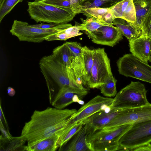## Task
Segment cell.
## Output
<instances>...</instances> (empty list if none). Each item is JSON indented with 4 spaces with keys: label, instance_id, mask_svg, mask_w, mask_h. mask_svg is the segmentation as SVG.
<instances>
[{
    "label": "cell",
    "instance_id": "1",
    "mask_svg": "<svg viewBox=\"0 0 151 151\" xmlns=\"http://www.w3.org/2000/svg\"><path fill=\"white\" fill-rule=\"evenodd\" d=\"M76 109H60L48 107L42 111H35L30 119L25 123L21 136L30 146L64 129Z\"/></svg>",
    "mask_w": 151,
    "mask_h": 151
},
{
    "label": "cell",
    "instance_id": "2",
    "mask_svg": "<svg viewBox=\"0 0 151 151\" xmlns=\"http://www.w3.org/2000/svg\"><path fill=\"white\" fill-rule=\"evenodd\" d=\"M41 72L46 81L50 93L67 86L82 90H86L72 81L69 78L66 67L60 63L52 54L44 56L39 61Z\"/></svg>",
    "mask_w": 151,
    "mask_h": 151
},
{
    "label": "cell",
    "instance_id": "3",
    "mask_svg": "<svg viewBox=\"0 0 151 151\" xmlns=\"http://www.w3.org/2000/svg\"><path fill=\"white\" fill-rule=\"evenodd\" d=\"M27 3V11L30 18L37 23H66L72 21L76 14L70 9L55 7L42 0H34Z\"/></svg>",
    "mask_w": 151,
    "mask_h": 151
},
{
    "label": "cell",
    "instance_id": "4",
    "mask_svg": "<svg viewBox=\"0 0 151 151\" xmlns=\"http://www.w3.org/2000/svg\"><path fill=\"white\" fill-rule=\"evenodd\" d=\"M147 92L143 84L139 81H131L117 93L110 108L123 109L147 105L150 103L147 100Z\"/></svg>",
    "mask_w": 151,
    "mask_h": 151
},
{
    "label": "cell",
    "instance_id": "5",
    "mask_svg": "<svg viewBox=\"0 0 151 151\" xmlns=\"http://www.w3.org/2000/svg\"><path fill=\"white\" fill-rule=\"evenodd\" d=\"M132 124H126L110 129L99 130L88 134L87 142L91 151H117L119 139Z\"/></svg>",
    "mask_w": 151,
    "mask_h": 151
},
{
    "label": "cell",
    "instance_id": "6",
    "mask_svg": "<svg viewBox=\"0 0 151 151\" xmlns=\"http://www.w3.org/2000/svg\"><path fill=\"white\" fill-rule=\"evenodd\" d=\"M72 26L71 24L62 23L54 28L43 29L32 27L27 22L15 20L10 32L17 37L20 41L40 43L45 40L49 36Z\"/></svg>",
    "mask_w": 151,
    "mask_h": 151
},
{
    "label": "cell",
    "instance_id": "7",
    "mask_svg": "<svg viewBox=\"0 0 151 151\" xmlns=\"http://www.w3.org/2000/svg\"><path fill=\"white\" fill-rule=\"evenodd\" d=\"M151 142V120L133 124L120 137L117 151H133Z\"/></svg>",
    "mask_w": 151,
    "mask_h": 151
},
{
    "label": "cell",
    "instance_id": "8",
    "mask_svg": "<svg viewBox=\"0 0 151 151\" xmlns=\"http://www.w3.org/2000/svg\"><path fill=\"white\" fill-rule=\"evenodd\" d=\"M119 74L151 83V66L132 54L120 58L116 62Z\"/></svg>",
    "mask_w": 151,
    "mask_h": 151
},
{
    "label": "cell",
    "instance_id": "9",
    "mask_svg": "<svg viewBox=\"0 0 151 151\" xmlns=\"http://www.w3.org/2000/svg\"><path fill=\"white\" fill-rule=\"evenodd\" d=\"M93 63L90 78L87 83L91 88H99L112 73L110 60L104 48L93 50Z\"/></svg>",
    "mask_w": 151,
    "mask_h": 151
},
{
    "label": "cell",
    "instance_id": "10",
    "mask_svg": "<svg viewBox=\"0 0 151 151\" xmlns=\"http://www.w3.org/2000/svg\"><path fill=\"white\" fill-rule=\"evenodd\" d=\"M113 98L97 95L81 107L69 118L68 125L64 129L67 130L77 123L83 121L93 114L111 108Z\"/></svg>",
    "mask_w": 151,
    "mask_h": 151
},
{
    "label": "cell",
    "instance_id": "11",
    "mask_svg": "<svg viewBox=\"0 0 151 151\" xmlns=\"http://www.w3.org/2000/svg\"><path fill=\"white\" fill-rule=\"evenodd\" d=\"M151 120V104L139 107L122 109L103 129Z\"/></svg>",
    "mask_w": 151,
    "mask_h": 151
},
{
    "label": "cell",
    "instance_id": "12",
    "mask_svg": "<svg viewBox=\"0 0 151 151\" xmlns=\"http://www.w3.org/2000/svg\"><path fill=\"white\" fill-rule=\"evenodd\" d=\"M88 93L87 90H82L69 86L60 88L57 93L52 102L54 107L60 109L64 108L73 102L83 105L81 99Z\"/></svg>",
    "mask_w": 151,
    "mask_h": 151
},
{
    "label": "cell",
    "instance_id": "13",
    "mask_svg": "<svg viewBox=\"0 0 151 151\" xmlns=\"http://www.w3.org/2000/svg\"><path fill=\"white\" fill-rule=\"evenodd\" d=\"M86 34L93 43L113 47L123 39L122 35L116 27L104 26L91 32L85 31Z\"/></svg>",
    "mask_w": 151,
    "mask_h": 151
},
{
    "label": "cell",
    "instance_id": "14",
    "mask_svg": "<svg viewBox=\"0 0 151 151\" xmlns=\"http://www.w3.org/2000/svg\"><path fill=\"white\" fill-rule=\"evenodd\" d=\"M122 109H109L97 112L83 121L87 134L103 129L120 112Z\"/></svg>",
    "mask_w": 151,
    "mask_h": 151
},
{
    "label": "cell",
    "instance_id": "15",
    "mask_svg": "<svg viewBox=\"0 0 151 151\" xmlns=\"http://www.w3.org/2000/svg\"><path fill=\"white\" fill-rule=\"evenodd\" d=\"M151 38L142 35L137 39L129 40L132 54L147 63H148L150 53Z\"/></svg>",
    "mask_w": 151,
    "mask_h": 151
},
{
    "label": "cell",
    "instance_id": "16",
    "mask_svg": "<svg viewBox=\"0 0 151 151\" xmlns=\"http://www.w3.org/2000/svg\"><path fill=\"white\" fill-rule=\"evenodd\" d=\"M110 12L114 19L120 18L129 22H136L135 10L132 0H122L111 6Z\"/></svg>",
    "mask_w": 151,
    "mask_h": 151
},
{
    "label": "cell",
    "instance_id": "17",
    "mask_svg": "<svg viewBox=\"0 0 151 151\" xmlns=\"http://www.w3.org/2000/svg\"><path fill=\"white\" fill-rule=\"evenodd\" d=\"M52 54L60 63L66 67L70 79L74 83L80 84L72 68L71 51L66 43L54 48Z\"/></svg>",
    "mask_w": 151,
    "mask_h": 151
},
{
    "label": "cell",
    "instance_id": "18",
    "mask_svg": "<svg viewBox=\"0 0 151 151\" xmlns=\"http://www.w3.org/2000/svg\"><path fill=\"white\" fill-rule=\"evenodd\" d=\"M65 43L71 52L72 65L75 74L79 83L83 85L82 82L83 59L81 50L82 47L76 42Z\"/></svg>",
    "mask_w": 151,
    "mask_h": 151
},
{
    "label": "cell",
    "instance_id": "19",
    "mask_svg": "<svg viewBox=\"0 0 151 151\" xmlns=\"http://www.w3.org/2000/svg\"><path fill=\"white\" fill-rule=\"evenodd\" d=\"M62 130L30 146L27 145L24 146V151H55L56 150L60 147V137L61 131Z\"/></svg>",
    "mask_w": 151,
    "mask_h": 151
},
{
    "label": "cell",
    "instance_id": "20",
    "mask_svg": "<svg viewBox=\"0 0 151 151\" xmlns=\"http://www.w3.org/2000/svg\"><path fill=\"white\" fill-rule=\"evenodd\" d=\"M113 23L129 40L137 39L143 35L141 27L135 23L117 18L114 20Z\"/></svg>",
    "mask_w": 151,
    "mask_h": 151
},
{
    "label": "cell",
    "instance_id": "21",
    "mask_svg": "<svg viewBox=\"0 0 151 151\" xmlns=\"http://www.w3.org/2000/svg\"><path fill=\"white\" fill-rule=\"evenodd\" d=\"M86 126H83L64 150L67 151H91L87 140Z\"/></svg>",
    "mask_w": 151,
    "mask_h": 151
},
{
    "label": "cell",
    "instance_id": "22",
    "mask_svg": "<svg viewBox=\"0 0 151 151\" xmlns=\"http://www.w3.org/2000/svg\"><path fill=\"white\" fill-rule=\"evenodd\" d=\"M93 50H90L86 46L82 47L81 54L83 59L82 82L83 85L87 84L91 76L93 63Z\"/></svg>",
    "mask_w": 151,
    "mask_h": 151
},
{
    "label": "cell",
    "instance_id": "23",
    "mask_svg": "<svg viewBox=\"0 0 151 151\" xmlns=\"http://www.w3.org/2000/svg\"><path fill=\"white\" fill-rule=\"evenodd\" d=\"M82 30L81 24L75 22L74 26L64 29L59 32L50 35L47 37L45 40L52 41L55 40H66L70 38L80 35L83 33L80 32Z\"/></svg>",
    "mask_w": 151,
    "mask_h": 151
},
{
    "label": "cell",
    "instance_id": "24",
    "mask_svg": "<svg viewBox=\"0 0 151 151\" xmlns=\"http://www.w3.org/2000/svg\"><path fill=\"white\" fill-rule=\"evenodd\" d=\"M111 8V7H92L85 9L83 14L86 17H91L102 19L109 24H113V21L115 19L110 12Z\"/></svg>",
    "mask_w": 151,
    "mask_h": 151
},
{
    "label": "cell",
    "instance_id": "25",
    "mask_svg": "<svg viewBox=\"0 0 151 151\" xmlns=\"http://www.w3.org/2000/svg\"><path fill=\"white\" fill-rule=\"evenodd\" d=\"M136 12L135 24L141 27L142 22L151 9V0H132Z\"/></svg>",
    "mask_w": 151,
    "mask_h": 151
},
{
    "label": "cell",
    "instance_id": "26",
    "mask_svg": "<svg viewBox=\"0 0 151 151\" xmlns=\"http://www.w3.org/2000/svg\"><path fill=\"white\" fill-rule=\"evenodd\" d=\"M81 20L82 22L81 25L83 31L89 32L94 31L104 26L114 25L102 19L91 17L87 16L86 19L81 18Z\"/></svg>",
    "mask_w": 151,
    "mask_h": 151
},
{
    "label": "cell",
    "instance_id": "27",
    "mask_svg": "<svg viewBox=\"0 0 151 151\" xmlns=\"http://www.w3.org/2000/svg\"><path fill=\"white\" fill-rule=\"evenodd\" d=\"M116 81L113 75H111L99 88L101 93L107 97L115 96L117 94Z\"/></svg>",
    "mask_w": 151,
    "mask_h": 151
},
{
    "label": "cell",
    "instance_id": "28",
    "mask_svg": "<svg viewBox=\"0 0 151 151\" xmlns=\"http://www.w3.org/2000/svg\"><path fill=\"white\" fill-rule=\"evenodd\" d=\"M84 124L83 121L77 123L72 127L66 131H61L60 139V149L81 128Z\"/></svg>",
    "mask_w": 151,
    "mask_h": 151
},
{
    "label": "cell",
    "instance_id": "29",
    "mask_svg": "<svg viewBox=\"0 0 151 151\" xmlns=\"http://www.w3.org/2000/svg\"><path fill=\"white\" fill-rule=\"evenodd\" d=\"M24 0H3L0 3V23L19 3Z\"/></svg>",
    "mask_w": 151,
    "mask_h": 151
},
{
    "label": "cell",
    "instance_id": "30",
    "mask_svg": "<svg viewBox=\"0 0 151 151\" xmlns=\"http://www.w3.org/2000/svg\"><path fill=\"white\" fill-rule=\"evenodd\" d=\"M122 0H93L87 1L83 5L84 9H86L98 7L109 8L111 7Z\"/></svg>",
    "mask_w": 151,
    "mask_h": 151
},
{
    "label": "cell",
    "instance_id": "31",
    "mask_svg": "<svg viewBox=\"0 0 151 151\" xmlns=\"http://www.w3.org/2000/svg\"><path fill=\"white\" fill-rule=\"evenodd\" d=\"M141 26L142 35L151 38V9L144 18Z\"/></svg>",
    "mask_w": 151,
    "mask_h": 151
},
{
    "label": "cell",
    "instance_id": "32",
    "mask_svg": "<svg viewBox=\"0 0 151 151\" xmlns=\"http://www.w3.org/2000/svg\"><path fill=\"white\" fill-rule=\"evenodd\" d=\"M59 24L50 23L47 24L42 23L40 24L30 25L32 27H35L43 29H49L56 27L58 26Z\"/></svg>",
    "mask_w": 151,
    "mask_h": 151
},
{
    "label": "cell",
    "instance_id": "33",
    "mask_svg": "<svg viewBox=\"0 0 151 151\" xmlns=\"http://www.w3.org/2000/svg\"><path fill=\"white\" fill-rule=\"evenodd\" d=\"M133 151H151V144L150 143L137 147Z\"/></svg>",
    "mask_w": 151,
    "mask_h": 151
},
{
    "label": "cell",
    "instance_id": "34",
    "mask_svg": "<svg viewBox=\"0 0 151 151\" xmlns=\"http://www.w3.org/2000/svg\"><path fill=\"white\" fill-rule=\"evenodd\" d=\"M7 93L10 96H12L14 95L15 91L12 88L9 87L7 89Z\"/></svg>",
    "mask_w": 151,
    "mask_h": 151
},
{
    "label": "cell",
    "instance_id": "35",
    "mask_svg": "<svg viewBox=\"0 0 151 151\" xmlns=\"http://www.w3.org/2000/svg\"><path fill=\"white\" fill-rule=\"evenodd\" d=\"M149 61L150 62H151V38L150 40V53L149 57Z\"/></svg>",
    "mask_w": 151,
    "mask_h": 151
},
{
    "label": "cell",
    "instance_id": "36",
    "mask_svg": "<svg viewBox=\"0 0 151 151\" xmlns=\"http://www.w3.org/2000/svg\"><path fill=\"white\" fill-rule=\"evenodd\" d=\"M84 1H87V0H83Z\"/></svg>",
    "mask_w": 151,
    "mask_h": 151
},
{
    "label": "cell",
    "instance_id": "37",
    "mask_svg": "<svg viewBox=\"0 0 151 151\" xmlns=\"http://www.w3.org/2000/svg\"><path fill=\"white\" fill-rule=\"evenodd\" d=\"M3 0H0V3H1Z\"/></svg>",
    "mask_w": 151,
    "mask_h": 151
}]
</instances>
